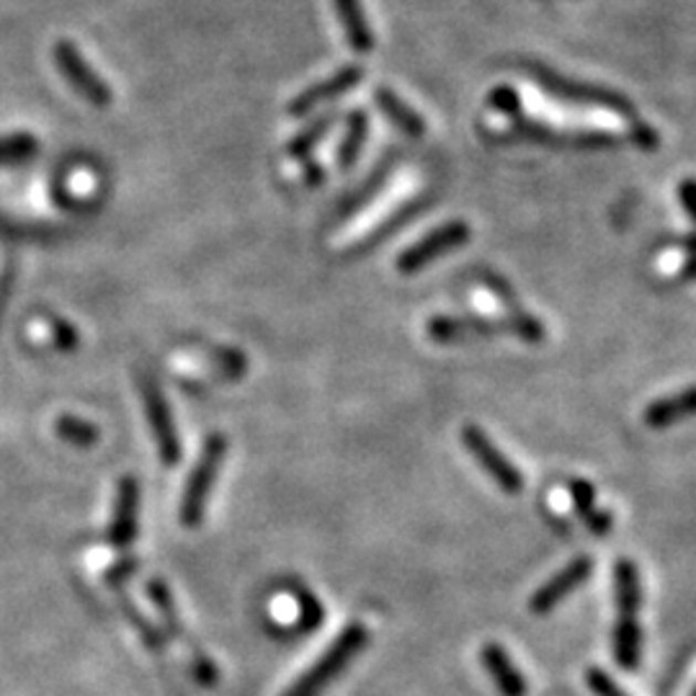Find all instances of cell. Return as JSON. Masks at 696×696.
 <instances>
[{"label":"cell","instance_id":"7bdbcfd3","mask_svg":"<svg viewBox=\"0 0 696 696\" xmlns=\"http://www.w3.org/2000/svg\"><path fill=\"white\" fill-rule=\"evenodd\" d=\"M694 696H696V694H694Z\"/></svg>","mask_w":696,"mask_h":696},{"label":"cell","instance_id":"9c48e42d","mask_svg":"<svg viewBox=\"0 0 696 696\" xmlns=\"http://www.w3.org/2000/svg\"><path fill=\"white\" fill-rule=\"evenodd\" d=\"M52 54H54V62H57L62 77H65V81L73 85V88L81 93V96L88 101L91 106H96V108L112 106V91H108L104 77H101L96 70H93L88 62H85L83 52L77 50L73 42H67V39H60V42L54 44Z\"/></svg>","mask_w":696,"mask_h":696},{"label":"cell","instance_id":"4316f807","mask_svg":"<svg viewBox=\"0 0 696 696\" xmlns=\"http://www.w3.org/2000/svg\"><path fill=\"white\" fill-rule=\"evenodd\" d=\"M36 150L39 143L34 135L0 137V166H15V162L34 158Z\"/></svg>","mask_w":696,"mask_h":696},{"label":"cell","instance_id":"6da1fadb","mask_svg":"<svg viewBox=\"0 0 696 696\" xmlns=\"http://www.w3.org/2000/svg\"><path fill=\"white\" fill-rule=\"evenodd\" d=\"M425 336L441 346L467 344V340H483L495 336H514L518 340H526V344H541L547 338V330L539 317L516 307L503 317L436 315L425 325Z\"/></svg>","mask_w":696,"mask_h":696},{"label":"cell","instance_id":"52a82bcc","mask_svg":"<svg viewBox=\"0 0 696 696\" xmlns=\"http://www.w3.org/2000/svg\"><path fill=\"white\" fill-rule=\"evenodd\" d=\"M470 235H472L470 224L462 220L439 224V228H433L429 232V235H423L421 240H415L413 245H408L405 251L398 255V263H394V266H398L400 274H418V271L431 266L433 261L441 259V255L467 245Z\"/></svg>","mask_w":696,"mask_h":696},{"label":"cell","instance_id":"f35d334b","mask_svg":"<svg viewBox=\"0 0 696 696\" xmlns=\"http://www.w3.org/2000/svg\"><path fill=\"white\" fill-rule=\"evenodd\" d=\"M485 282H487V289H491L493 294H498L503 302H508L510 309H516V294L510 292L508 282H503V278L498 276H485Z\"/></svg>","mask_w":696,"mask_h":696},{"label":"cell","instance_id":"30bf717a","mask_svg":"<svg viewBox=\"0 0 696 696\" xmlns=\"http://www.w3.org/2000/svg\"><path fill=\"white\" fill-rule=\"evenodd\" d=\"M147 595H150V601L155 603V609L160 611V619L166 622L170 637H178L183 642H189V637H186V630L181 624V616H178V609H176V601L173 595H170V588L166 586V580L155 578L147 583ZM191 647V657H193V673H197V678L201 681L204 686H214L217 684V668L212 663H209V657L201 653L199 645H193V642H189Z\"/></svg>","mask_w":696,"mask_h":696},{"label":"cell","instance_id":"60d3db41","mask_svg":"<svg viewBox=\"0 0 696 696\" xmlns=\"http://www.w3.org/2000/svg\"><path fill=\"white\" fill-rule=\"evenodd\" d=\"M678 276L684 282H696V255H686L684 263L678 266Z\"/></svg>","mask_w":696,"mask_h":696},{"label":"cell","instance_id":"7c38bea8","mask_svg":"<svg viewBox=\"0 0 696 696\" xmlns=\"http://www.w3.org/2000/svg\"><path fill=\"white\" fill-rule=\"evenodd\" d=\"M139 526V483L135 477H122L116 487L114 514L108 524V541L116 549H127L137 539Z\"/></svg>","mask_w":696,"mask_h":696},{"label":"cell","instance_id":"2e32d148","mask_svg":"<svg viewBox=\"0 0 696 696\" xmlns=\"http://www.w3.org/2000/svg\"><path fill=\"white\" fill-rule=\"evenodd\" d=\"M375 104H377L379 112H382L387 119L392 122V127H398L402 135H408L413 139L425 135L423 116L418 114L415 108H410L392 88H384V85H379V88L375 91Z\"/></svg>","mask_w":696,"mask_h":696},{"label":"cell","instance_id":"277c9868","mask_svg":"<svg viewBox=\"0 0 696 696\" xmlns=\"http://www.w3.org/2000/svg\"><path fill=\"white\" fill-rule=\"evenodd\" d=\"M369 632L363 624H348L336 640L330 642V647L286 688L282 696H320L340 673H344L356 655L367 647Z\"/></svg>","mask_w":696,"mask_h":696},{"label":"cell","instance_id":"7402d4cb","mask_svg":"<svg viewBox=\"0 0 696 696\" xmlns=\"http://www.w3.org/2000/svg\"><path fill=\"white\" fill-rule=\"evenodd\" d=\"M390 168H392L390 162L379 166L375 173H371L367 181H363V186H359V189H354L351 193H348V197L340 201L338 209H336V220H340V217H348V214L359 212V209L367 204V201L375 197L379 189H382L384 181H387V176H390Z\"/></svg>","mask_w":696,"mask_h":696},{"label":"cell","instance_id":"8992f818","mask_svg":"<svg viewBox=\"0 0 696 696\" xmlns=\"http://www.w3.org/2000/svg\"><path fill=\"white\" fill-rule=\"evenodd\" d=\"M139 394H143L145 415H147V423H150L160 462L168 464V467H173V464L181 462L183 452H181V439H178V429H176L173 413H170L166 394H162L160 384L147 375H139Z\"/></svg>","mask_w":696,"mask_h":696},{"label":"cell","instance_id":"d6986e66","mask_svg":"<svg viewBox=\"0 0 696 696\" xmlns=\"http://www.w3.org/2000/svg\"><path fill=\"white\" fill-rule=\"evenodd\" d=\"M614 591H616V609L619 616L637 619L642 603V586L640 570L632 560H619L614 568Z\"/></svg>","mask_w":696,"mask_h":696},{"label":"cell","instance_id":"4fadbf2b","mask_svg":"<svg viewBox=\"0 0 696 696\" xmlns=\"http://www.w3.org/2000/svg\"><path fill=\"white\" fill-rule=\"evenodd\" d=\"M361 77H363V70L359 65L340 67L338 73H333L330 77H325V81H320V83L309 85L307 91H302L299 96H294L286 112H289L292 116H302V114L313 112L315 106L328 104V101H336V98L344 96V93L356 88V85L361 83Z\"/></svg>","mask_w":696,"mask_h":696},{"label":"cell","instance_id":"484cf974","mask_svg":"<svg viewBox=\"0 0 696 696\" xmlns=\"http://www.w3.org/2000/svg\"><path fill=\"white\" fill-rule=\"evenodd\" d=\"M207 356L209 361L220 369L222 377L228 379H240L247 371V359L243 351L230 346H207Z\"/></svg>","mask_w":696,"mask_h":696},{"label":"cell","instance_id":"cb8c5ba5","mask_svg":"<svg viewBox=\"0 0 696 696\" xmlns=\"http://www.w3.org/2000/svg\"><path fill=\"white\" fill-rule=\"evenodd\" d=\"M418 207H421V201H410V204H405V207H400V209H394V212L387 217L384 220V224H377L375 230L369 232L367 238L363 240H359V245H356V251L354 253H361V251H369L371 245H377L379 240L382 238H387L390 235V232H394L398 228H402V224H408V220L410 217H413L415 212H418Z\"/></svg>","mask_w":696,"mask_h":696},{"label":"cell","instance_id":"ffe728a7","mask_svg":"<svg viewBox=\"0 0 696 696\" xmlns=\"http://www.w3.org/2000/svg\"><path fill=\"white\" fill-rule=\"evenodd\" d=\"M640 650H642V630L637 619L619 616L614 626V657L624 671H634L640 663Z\"/></svg>","mask_w":696,"mask_h":696},{"label":"cell","instance_id":"9a60e30c","mask_svg":"<svg viewBox=\"0 0 696 696\" xmlns=\"http://www.w3.org/2000/svg\"><path fill=\"white\" fill-rule=\"evenodd\" d=\"M479 661H483L503 696H526V692H529L524 673L516 668V663L510 661V655L498 645V642H487V645L479 650Z\"/></svg>","mask_w":696,"mask_h":696},{"label":"cell","instance_id":"8fae6325","mask_svg":"<svg viewBox=\"0 0 696 696\" xmlns=\"http://www.w3.org/2000/svg\"><path fill=\"white\" fill-rule=\"evenodd\" d=\"M593 572V560L591 557H576V560L565 565V568L547 580L545 586L537 588V593L531 595L529 609L534 614H547L552 611L557 603L568 599V595L576 591L578 586H583Z\"/></svg>","mask_w":696,"mask_h":696},{"label":"cell","instance_id":"e575fe53","mask_svg":"<svg viewBox=\"0 0 696 696\" xmlns=\"http://www.w3.org/2000/svg\"><path fill=\"white\" fill-rule=\"evenodd\" d=\"M137 568H139V560H135V557H124L122 562H116L114 568H108L106 580H108V583H112V586H122L124 580L135 576Z\"/></svg>","mask_w":696,"mask_h":696},{"label":"cell","instance_id":"44dd1931","mask_svg":"<svg viewBox=\"0 0 696 696\" xmlns=\"http://www.w3.org/2000/svg\"><path fill=\"white\" fill-rule=\"evenodd\" d=\"M336 122H338V112H328V114H323L320 119L309 122L307 127L302 129L299 135L292 139L289 147H286V152H289L292 158L307 160V155L313 152L315 147L320 145L325 137H328V131H330L333 127H336Z\"/></svg>","mask_w":696,"mask_h":696},{"label":"cell","instance_id":"d6a6232c","mask_svg":"<svg viewBox=\"0 0 696 696\" xmlns=\"http://www.w3.org/2000/svg\"><path fill=\"white\" fill-rule=\"evenodd\" d=\"M50 333H52L54 346H57L60 351H75L77 344H81V336H77L75 325L62 320V317H50Z\"/></svg>","mask_w":696,"mask_h":696},{"label":"cell","instance_id":"d590c367","mask_svg":"<svg viewBox=\"0 0 696 696\" xmlns=\"http://www.w3.org/2000/svg\"><path fill=\"white\" fill-rule=\"evenodd\" d=\"M678 201L684 207V212L692 217V222L696 224V178H684L678 183Z\"/></svg>","mask_w":696,"mask_h":696},{"label":"cell","instance_id":"f546056e","mask_svg":"<svg viewBox=\"0 0 696 696\" xmlns=\"http://www.w3.org/2000/svg\"><path fill=\"white\" fill-rule=\"evenodd\" d=\"M487 106H491L493 112L506 116V119H514V116L524 114L521 96H518V91L510 88V85H495V88L487 93Z\"/></svg>","mask_w":696,"mask_h":696},{"label":"cell","instance_id":"603a6c76","mask_svg":"<svg viewBox=\"0 0 696 696\" xmlns=\"http://www.w3.org/2000/svg\"><path fill=\"white\" fill-rule=\"evenodd\" d=\"M54 431H57V436L65 441V444H73L81 449L98 444V439H101L98 425L91 421H83V418H77V415H60L57 423H54Z\"/></svg>","mask_w":696,"mask_h":696},{"label":"cell","instance_id":"ab89813d","mask_svg":"<svg viewBox=\"0 0 696 696\" xmlns=\"http://www.w3.org/2000/svg\"><path fill=\"white\" fill-rule=\"evenodd\" d=\"M305 166V183L307 186H320L325 181V168L317 160H302Z\"/></svg>","mask_w":696,"mask_h":696},{"label":"cell","instance_id":"5bb4252c","mask_svg":"<svg viewBox=\"0 0 696 696\" xmlns=\"http://www.w3.org/2000/svg\"><path fill=\"white\" fill-rule=\"evenodd\" d=\"M694 415H696V384L684 387L681 392L665 394V398L650 402V405L645 408V413H642V421H645L647 429L661 431Z\"/></svg>","mask_w":696,"mask_h":696},{"label":"cell","instance_id":"d4e9b609","mask_svg":"<svg viewBox=\"0 0 696 696\" xmlns=\"http://www.w3.org/2000/svg\"><path fill=\"white\" fill-rule=\"evenodd\" d=\"M0 235H8L15 240H52L60 235V230L52 228V224L21 222V220H13V217L0 214Z\"/></svg>","mask_w":696,"mask_h":696},{"label":"cell","instance_id":"8d00e7d4","mask_svg":"<svg viewBox=\"0 0 696 696\" xmlns=\"http://www.w3.org/2000/svg\"><path fill=\"white\" fill-rule=\"evenodd\" d=\"M583 524L588 526V531L595 534V537H603V534H609L611 526H614V516H611L609 510L595 508L593 514H588V516L583 518Z\"/></svg>","mask_w":696,"mask_h":696},{"label":"cell","instance_id":"f1b7e54d","mask_svg":"<svg viewBox=\"0 0 696 696\" xmlns=\"http://www.w3.org/2000/svg\"><path fill=\"white\" fill-rule=\"evenodd\" d=\"M122 609H124V614H127L129 622L137 626L139 637L145 640V645L155 650V653H162V650H166V637H162V634L155 630L152 622H147V619L143 616V611H139L135 603L127 601V599H122Z\"/></svg>","mask_w":696,"mask_h":696},{"label":"cell","instance_id":"3957f363","mask_svg":"<svg viewBox=\"0 0 696 696\" xmlns=\"http://www.w3.org/2000/svg\"><path fill=\"white\" fill-rule=\"evenodd\" d=\"M526 70H529L531 81L537 83L541 91L549 93V96H555L557 101H565V104H570V106L601 108V112H611V114L622 116L624 122L637 119V108H634L632 101L622 96V93L603 88V85L560 75V73H555L552 67L537 65V62H529Z\"/></svg>","mask_w":696,"mask_h":696},{"label":"cell","instance_id":"5b68a950","mask_svg":"<svg viewBox=\"0 0 696 696\" xmlns=\"http://www.w3.org/2000/svg\"><path fill=\"white\" fill-rule=\"evenodd\" d=\"M228 456V436L224 433H212L201 446V454L197 464H193L189 479H186L183 495H181V506H178V518H181L183 526H193L201 524L207 510V500L212 495V485L214 479L220 477L222 462Z\"/></svg>","mask_w":696,"mask_h":696},{"label":"cell","instance_id":"e0dca14e","mask_svg":"<svg viewBox=\"0 0 696 696\" xmlns=\"http://www.w3.org/2000/svg\"><path fill=\"white\" fill-rule=\"evenodd\" d=\"M333 6H336L338 21L346 31L348 44H351L356 52H369L371 46H375V36H371L361 0H333Z\"/></svg>","mask_w":696,"mask_h":696},{"label":"cell","instance_id":"836d02e7","mask_svg":"<svg viewBox=\"0 0 696 696\" xmlns=\"http://www.w3.org/2000/svg\"><path fill=\"white\" fill-rule=\"evenodd\" d=\"M630 143L637 145L640 150H657V145H661V137H657L655 127H650L647 122L632 119L630 122Z\"/></svg>","mask_w":696,"mask_h":696},{"label":"cell","instance_id":"b9f144b4","mask_svg":"<svg viewBox=\"0 0 696 696\" xmlns=\"http://www.w3.org/2000/svg\"><path fill=\"white\" fill-rule=\"evenodd\" d=\"M676 245L681 251H686V255H696V232H688V235L676 238Z\"/></svg>","mask_w":696,"mask_h":696},{"label":"cell","instance_id":"74e56055","mask_svg":"<svg viewBox=\"0 0 696 696\" xmlns=\"http://www.w3.org/2000/svg\"><path fill=\"white\" fill-rule=\"evenodd\" d=\"M13 263H6L3 268H0V323H3V315H6V305L8 299H11V289H13Z\"/></svg>","mask_w":696,"mask_h":696},{"label":"cell","instance_id":"7a4b0ae2","mask_svg":"<svg viewBox=\"0 0 696 696\" xmlns=\"http://www.w3.org/2000/svg\"><path fill=\"white\" fill-rule=\"evenodd\" d=\"M487 135L498 137L500 143H529L541 147H555V150H614V147L622 145V137H619L616 131L557 129L552 124L537 122L524 114L514 116L508 129L487 131Z\"/></svg>","mask_w":696,"mask_h":696},{"label":"cell","instance_id":"ac0fdd59","mask_svg":"<svg viewBox=\"0 0 696 696\" xmlns=\"http://www.w3.org/2000/svg\"><path fill=\"white\" fill-rule=\"evenodd\" d=\"M369 135V114L363 108H354L346 119V131L336 150V162L340 170H351L356 160L361 158L363 145H367Z\"/></svg>","mask_w":696,"mask_h":696},{"label":"cell","instance_id":"ba28073f","mask_svg":"<svg viewBox=\"0 0 696 696\" xmlns=\"http://www.w3.org/2000/svg\"><path fill=\"white\" fill-rule=\"evenodd\" d=\"M462 444L472 454V460H475L479 467H483L485 475L491 477L503 493L518 495V493L524 491L521 470H518L516 464L510 462L508 456L493 444V439L487 436V433L479 429V425H472V423L464 425V429H462Z\"/></svg>","mask_w":696,"mask_h":696},{"label":"cell","instance_id":"1f68e13d","mask_svg":"<svg viewBox=\"0 0 696 696\" xmlns=\"http://www.w3.org/2000/svg\"><path fill=\"white\" fill-rule=\"evenodd\" d=\"M586 684L595 696H630L622 686L616 684L614 678L609 676L607 671H601V668H588L586 671Z\"/></svg>","mask_w":696,"mask_h":696},{"label":"cell","instance_id":"83f0119b","mask_svg":"<svg viewBox=\"0 0 696 696\" xmlns=\"http://www.w3.org/2000/svg\"><path fill=\"white\" fill-rule=\"evenodd\" d=\"M294 599H297V603H299V619H297V626H294V630L313 632L315 626L323 624V619H325L323 603L317 601L315 595L307 591V588H294Z\"/></svg>","mask_w":696,"mask_h":696},{"label":"cell","instance_id":"4dcf8cb0","mask_svg":"<svg viewBox=\"0 0 696 696\" xmlns=\"http://www.w3.org/2000/svg\"><path fill=\"white\" fill-rule=\"evenodd\" d=\"M568 491H570L572 506H576L580 518L593 514L595 510V487L588 483V479H570Z\"/></svg>","mask_w":696,"mask_h":696}]
</instances>
